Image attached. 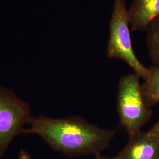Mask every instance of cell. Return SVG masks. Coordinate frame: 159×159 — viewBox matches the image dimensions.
Returning <instances> with one entry per match:
<instances>
[{"mask_svg":"<svg viewBox=\"0 0 159 159\" xmlns=\"http://www.w3.org/2000/svg\"><path fill=\"white\" fill-rule=\"evenodd\" d=\"M152 132L155 134L159 138V121L154 125L153 128L150 130Z\"/></svg>","mask_w":159,"mask_h":159,"instance_id":"30bf717a","label":"cell"},{"mask_svg":"<svg viewBox=\"0 0 159 159\" xmlns=\"http://www.w3.org/2000/svg\"><path fill=\"white\" fill-rule=\"evenodd\" d=\"M116 159H159V138L151 131H141L130 136V140Z\"/></svg>","mask_w":159,"mask_h":159,"instance_id":"5b68a950","label":"cell"},{"mask_svg":"<svg viewBox=\"0 0 159 159\" xmlns=\"http://www.w3.org/2000/svg\"><path fill=\"white\" fill-rule=\"evenodd\" d=\"M116 159V157H113V158H111V157H108L107 156H102L100 154H97L96 155V159Z\"/></svg>","mask_w":159,"mask_h":159,"instance_id":"8fae6325","label":"cell"},{"mask_svg":"<svg viewBox=\"0 0 159 159\" xmlns=\"http://www.w3.org/2000/svg\"><path fill=\"white\" fill-rule=\"evenodd\" d=\"M128 14L131 30H146L159 17V0H133Z\"/></svg>","mask_w":159,"mask_h":159,"instance_id":"8992f818","label":"cell"},{"mask_svg":"<svg viewBox=\"0 0 159 159\" xmlns=\"http://www.w3.org/2000/svg\"><path fill=\"white\" fill-rule=\"evenodd\" d=\"M24 134H35L52 149L69 156L100 154L108 148L115 131L104 130L85 119L72 116L51 118L31 116Z\"/></svg>","mask_w":159,"mask_h":159,"instance_id":"6da1fadb","label":"cell"},{"mask_svg":"<svg viewBox=\"0 0 159 159\" xmlns=\"http://www.w3.org/2000/svg\"><path fill=\"white\" fill-rule=\"evenodd\" d=\"M29 104L14 92L0 87V159L14 139L23 133L31 117Z\"/></svg>","mask_w":159,"mask_h":159,"instance_id":"277c9868","label":"cell"},{"mask_svg":"<svg viewBox=\"0 0 159 159\" xmlns=\"http://www.w3.org/2000/svg\"><path fill=\"white\" fill-rule=\"evenodd\" d=\"M148 69V76L142 88L145 102L150 107L159 103V67L153 66Z\"/></svg>","mask_w":159,"mask_h":159,"instance_id":"52a82bcc","label":"cell"},{"mask_svg":"<svg viewBox=\"0 0 159 159\" xmlns=\"http://www.w3.org/2000/svg\"><path fill=\"white\" fill-rule=\"evenodd\" d=\"M146 31L150 56L154 66L159 67V17L150 24Z\"/></svg>","mask_w":159,"mask_h":159,"instance_id":"ba28073f","label":"cell"},{"mask_svg":"<svg viewBox=\"0 0 159 159\" xmlns=\"http://www.w3.org/2000/svg\"><path fill=\"white\" fill-rule=\"evenodd\" d=\"M128 9L125 0H114L109 22V40L107 49L108 58L125 61L140 78L146 79L149 69L137 58L133 48L129 28Z\"/></svg>","mask_w":159,"mask_h":159,"instance_id":"7a4b0ae2","label":"cell"},{"mask_svg":"<svg viewBox=\"0 0 159 159\" xmlns=\"http://www.w3.org/2000/svg\"><path fill=\"white\" fill-rule=\"evenodd\" d=\"M18 159H34L32 158V157L30 156V154L24 150V149H22L20 151L19 154H18Z\"/></svg>","mask_w":159,"mask_h":159,"instance_id":"9c48e42d","label":"cell"},{"mask_svg":"<svg viewBox=\"0 0 159 159\" xmlns=\"http://www.w3.org/2000/svg\"><path fill=\"white\" fill-rule=\"evenodd\" d=\"M117 111L121 125L129 136L140 131L151 116L144 99L140 77L135 73L123 75L120 80Z\"/></svg>","mask_w":159,"mask_h":159,"instance_id":"3957f363","label":"cell"}]
</instances>
